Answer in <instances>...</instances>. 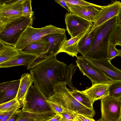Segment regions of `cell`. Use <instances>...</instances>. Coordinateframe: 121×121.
<instances>
[{"label": "cell", "instance_id": "obj_41", "mask_svg": "<svg viewBox=\"0 0 121 121\" xmlns=\"http://www.w3.org/2000/svg\"><path fill=\"white\" fill-rule=\"evenodd\" d=\"M97 121H103L102 120H101L100 119L97 120Z\"/></svg>", "mask_w": 121, "mask_h": 121}, {"label": "cell", "instance_id": "obj_30", "mask_svg": "<svg viewBox=\"0 0 121 121\" xmlns=\"http://www.w3.org/2000/svg\"><path fill=\"white\" fill-rule=\"evenodd\" d=\"M60 114L63 117L62 121H67L70 120L74 121L78 114L74 112L65 109L63 112Z\"/></svg>", "mask_w": 121, "mask_h": 121}, {"label": "cell", "instance_id": "obj_15", "mask_svg": "<svg viewBox=\"0 0 121 121\" xmlns=\"http://www.w3.org/2000/svg\"><path fill=\"white\" fill-rule=\"evenodd\" d=\"M20 81L19 79L0 84V104L11 100L16 97Z\"/></svg>", "mask_w": 121, "mask_h": 121}, {"label": "cell", "instance_id": "obj_12", "mask_svg": "<svg viewBox=\"0 0 121 121\" xmlns=\"http://www.w3.org/2000/svg\"><path fill=\"white\" fill-rule=\"evenodd\" d=\"M67 4L70 13L93 23L95 22L99 15L105 6L93 3L90 5L83 6Z\"/></svg>", "mask_w": 121, "mask_h": 121}, {"label": "cell", "instance_id": "obj_31", "mask_svg": "<svg viewBox=\"0 0 121 121\" xmlns=\"http://www.w3.org/2000/svg\"><path fill=\"white\" fill-rule=\"evenodd\" d=\"M46 101L51 110L56 114H60L64 112L65 109L61 105L48 100Z\"/></svg>", "mask_w": 121, "mask_h": 121}, {"label": "cell", "instance_id": "obj_10", "mask_svg": "<svg viewBox=\"0 0 121 121\" xmlns=\"http://www.w3.org/2000/svg\"><path fill=\"white\" fill-rule=\"evenodd\" d=\"M49 46V42L43 38L28 44L20 51L24 53L35 56L37 57L30 65L27 67V70L46 60V56L48 52Z\"/></svg>", "mask_w": 121, "mask_h": 121}, {"label": "cell", "instance_id": "obj_32", "mask_svg": "<svg viewBox=\"0 0 121 121\" xmlns=\"http://www.w3.org/2000/svg\"><path fill=\"white\" fill-rule=\"evenodd\" d=\"M66 3L70 4L79 6L90 5L92 3L82 0H65Z\"/></svg>", "mask_w": 121, "mask_h": 121}, {"label": "cell", "instance_id": "obj_16", "mask_svg": "<svg viewBox=\"0 0 121 121\" xmlns=\"http://www.w3.org/2000/svg\"><path fill=\"white\" fill-rule=\"evenodd\" d=\"M43 38L47 40L50 43L48 51L46 56V60L56 55L62 45L67 40L65 33L51 34Z\"/></svg>", "mask_w": 121, "mask_h": 121}, {"label": "cell", "instance_id": "obj_3", "mask_svg": "<svg viewBox=\"0 0 121 121\" xmlns=\"http://www.w3.org/2000/svg\"><path fill=\"white\" fill-rule=\"evenodd\" d=\"M65 82H59L54 87L55 93L48 100L61 105L65 109L93 118L95 113L77 100L69 92Z\"/></svg>", "mask_w": 121, "mask_h": 121}, {"label": "cell", "instance_id": "obj_29", "mask_svg": "<svg viewBox=\"0 0 121 121\" xmlns=\"http://www.w3.org/2000/svg\"><path fill=\"white\" fill-rule=\"evenodd\" d=\"M119 52V50L117 49L116 46L109 41L107 50V59L111 61L112 60L118 56Z\"/></svg>", "mask_w": 121, "mask_h": 121}, {"label": "cell", "instance_id": "obj_39", "mask_svg": "<svg viewBox=\"0 0 121 121\" xmlns=\"http://www.w3.org/2000/svg\"><path fill=\"white\" fill-rule=\"evenodd\" d=\"M117 21L121 23V9L117 16Z\"/></svg>", "mask_w": 121, "mask_h": 121}, {"label": "cell", "instance_id": "obj_34", "mask_svg": "<svg viewBox=\"0 0 121 121\" xmlns=\"http://www.w3.org/2000/svg\"><path fill=\"white\" fill-rule=\"evenodd\" d=\"M78 121H95L93 118L79 114H78L75 119Z\"/></svg>", "mask_w": 121, "mask_h": 121}, {"label": "cell", "instance_id": "obj_8", "mask_svg": "<svg viewBox=\"0 0 121 121\" xmlns=\"http://www.w3.org/2000/svg\"><path fill=\"white\" fill-rule=\"evenodd\" d=\"M75 61L80 71L90 79L92 84H110L113 81L82 56H78Z\"/></svg>", "mask_w": 121, "mask_h": 121}, {"label": "cell", "instance_id": "obj_24", "mask_svg": "<svg viewBox=\"0 0 121 121\" xmlns=\"http://www.w3.org/2000/svg\"><path fill=\"white\" fill-rule=\"evenodd\" d=\"M21 114L25 116L35 119L37 121H46L54 116L56 114L52 110L43 112H32L22 111Z\"/></svg>", "mask_w": 121, "mask_h": 121}, {"label": "cell", "instance_id": "obj_20", "mask_svg": "<svg viewBox=\"0 0 121 121\" xmlns=\"http://www.w3.org/2000/svg\"><path fill=\"white\" fill-rule=\"evenodd\" d=\"M20 84L16 96L21 105L23 103L28 91L32 85L33 81L31 75L28 73H25L22 76L20 79Z\"/></svg>", "mask_w": 121, "mask_h": 121}, {"label": "cell", "instance_id": "obj_36", "mask_svg": "<svg viewBox=\"0 0 121 121\" xmlns=\"http://www.w3.org/2000/svg\"><path fill=\"white\" fill-rule=\"evenodd\" d=\"M63 117L60 114H56L54 116L46 121H62Z\"/></svg>", "mask_w": 121, "mask_h": 121}, {"label": "cell", "instance_id": "obj_13", "mask_svg": "<svg viewBox=\"0 0 121 121\" xmlns=\"http://www.w3.org/2000/svg\"><path fill=\"white\" fill-rule=\"evenodd\" d=\"M121 9V2L117 0L112 1L105 6L98 17L95 22L93 23L90 31L101 25L114 17L117 16Z\"/></svg>", "mask_w": 121, "mask_h": 121}, {"label": "cell", "instance_id": "obj_28", "mask_svg": "<svg viewBox=\"0 0 121 121\" xmlns=\"http://www.w3.org/2000/svg\"><path fill=\"white\" fill-rule=\"evenodd\" d=\"M31 2V0H25L23 4V16L32 18L34 12L32 10Z\"/></svg>", "mask_w": 121, "mask_h": 121}, {"label": "cell", "instance_id": "obj_35", "mask_svg": "<svg viewBox=\"0 0 121 121\" xmlns=\"http://www.w3.org/2000/svg\"><path fill=\"white\" fill-rule=\"evenodd\" d=\"M55 1L56 2L65 9L67 11L68 13H70L69 8L65 0H55Z\"/></svg>", "mask_w": 121, "mask_h": 121}, {"label": "cell", "instance_id": "obj_40", "mask_svg": "<svg viewBox=\"0 0 121 121\" xmlns=\"http://www.w3.org/2000/svg\"><path fill=\"white\" fill-rule=\"evenodd\" d=\"M118 56L121 57V49L119 50V52Z\"/></svg>", "mask_w": 121, "mask_h": 121}, {"label": "cell", "instance_id": "obj_26", "mask_svg": "<svg viewBox=\"0 0 121 121\" xmlns=\"http://www.w3.org/2000/svg\"><path fill=\"white\" fill-rule=\"evenodd\" d=\"M17 97L13 99L4 103L0 104V113L7 112L16 108L21 106Z\"/></svg>", "mask_w": 121, "mask_h": 121}, {"label": "cell", "instance_id": "obj_33", "mask_svg": "<svg viewBox=\"0 0 121 121\" xmlns=\"http://www.w3.org/2000/svg\"><path fill=\"white\" fill-rule=\"evenodd\" d=\"M22 110L18 108H16L7 112L0 121H7L13 115L18 113H21Z\"/></svg>", "mask_w": 121, "mask_h": 121}, {"label": "cell", "instance_id": "obj_23", "mask_svg": "<svg viewBox=\"0 0 121 121\" xmlns=\"http://www.w3.org/2000/svg\"><path fill=\"white\" fill-rule=\"evenodd\" d=\"M69 91L75 98L82 104L90 109H94L93 105L94 102L82 91L74 89Z\"/></svg>", "mask_w": 121, "mask_h": 121}, {"label": "cell", "instance_id": "obj_22", "mask_svg": "<svg viewBox=\"0 0 121 121\" xmlns=\"http://www.w3.org/2000/svg\"><path fill=\"white\" fill-rule=\"evenodd\" d=\"M86 34L80 41L78 45V52L83 56L90 50L94 36L99 28Z\"/></svg>", "mask_w": 121, "mask_h": 121}, {"label": "cell", "instance_id": "obj_9", "mask_svg": "<svg viewBox=\"0 0 121 121\" xmlns=\"http://www.w3.org/2000/svg\"><path fill=\"white\" fill-rule=\"evenodd\" d=\"M103 121H121V101L119 98L108 96L100 99Z\"/></svg>", "mask_w": 121, "mask_h": 121}, {"label": "cell", "instance_id": "obj_27", "mask_svg": "<svg viewBox=\"0 0 121 121\" xmlns=\"http://www.w3.org/2000/svg\"><path fill=\"white\" fill-rule=\"evenodd\" d=\"M109 96L119 98L121 96V81H113L110 84Z\"/></svg>", "mask_w": 121, "mask_h": 121}, {"label": "cell", "instance_id": "obj_5", "mask_svg": "<svg viewBox=\"0 0 121 121\" xmlns=\"http://www.w3.org/2000/svg\"><path fill=\"white\" fill-rule=\"evenodd\" d=\"M33 23L32 18L22 16L7 24L0 30V41L14 47L21 34Z\"/></svg>", "mask_w": 121, "mask_h": 121}, {"label": "cell", "instance_id": "obj_42", "mask_svg": "<svg viewBox=\"0 0 121 121\" xmlns=\"http://www.w3.org/2000/svg\"><path fill=\"white\" fill-rule=\"evenodd\" d=\"M119 99L121 101V96L120 97Z\"/></svg>", "mask_w": 121, "mask_h": 121}, {"label": "cell", "instance_id": "obj_7", "mask_svg": "<svg viewBox=\"0 0 121 121\" xmlns=\"http://www.w3.org/2000/svg\"><path fill=\"white\" fill-rule=\"evenodd\" d=\"M25 0H0V30L7 24L23 16Z\"/></svg>", "mask_w": 121, "mask_h": 121}, {"label": "cell", "instance_id": "obj_1", "mask_svg": "<svg viewBox=\"0 0 121 121\" xmlns=\"http://www.w3.org/2000/svg\"><path fill=\"white\" fill-rule=\"evenodd\" d=\"M77 67L60 61L54 55L32 68L30 73L34 85L48 98L54 94V86L59 82H65L74 89L72 78Z\"/></svg>", "mask_w": 121, "mask_h": 121}, {"label": "cell", "instance_id": "obj_38", "mask_svg": "<svg viewBox=\"0 0 121 121\" xmlns=\"http://www.w3.org/2000/svg\"><path fill=\"white\" fill-rule=\"evenodd\" d=\"M21 113H17L13 115L7 121H17L21 116Z\"/></svg>", "mask_w": 121, "mask_h": 121}, {"label": "cell", "instance_id": "obj_37", "mask_svg": "<svg viewBox=\"0 0 121 121\" xmlns=\"http://www.w3.org/2000/svg\"><path fill=\"white\" fill-rule=\"evenodd\" d=\"M21 116L17 121H37L35 119L27 117L22 115L21 113Z\"/></svg>", "mask_w": 121, "mask_h": 121}, {"label": "cell", "instance_id": "obj_25", "mask_svg": "<svg viewBox=\"0 0 121 121\" xmlns=\"http://www.w3.org/2000/svg\"><path fill=\"white\" fill-rule=\"evenodd\" d=\"M110 42L116 46H121V23L117 22L111 34Z\"/></svg>", "mask_w": 121, "mask_h": 121}, {"label": "cell", "instance_id": "obj_4", "mask_svg": "<svg viewBox=\"0 0 121 121\" xmlns=\"http://www.w3.org/2000/svg\"><path fill=\"white\" fill-rule=\"evenodd\" d=\"M65 31L64 28H58L51 24L39 28L28 26L21 34L14 47L17 50L21 51L28 44L42 39L47 35L54 33L64 34Z\"/></svg>", "mask_w": 121, "mask_h": 121}, {"label": "cell", "instance_id": "obj_19", "mask_svg": "<svg viewBox=\"0 0 121 121\" xmlns=\"http://www.w3.org/2000/svg\"><path fill=\"white\" fill-rule=\"evenodd\" d=\"M21 54L12 60L0 64V68H9L21 65L27 66L30 65L36 59L35 56L24 53Z\"/></svg>", "mask_w": 121, "mask_h": 121}, {"label": "cell", "instance_id": "obj_11", "mask_svg": "<svg viewBox=\"0 0 121 121\" xmlns=\"http://www.w3.org/2000/svg\"><path fill=\"white\" fill-rule=\"evenodd\" d=\"M65 21L66 30L71 38L91 28L93 25V23L71 13H66Z\"/></svg>", "mask_w": 121, "mask_h": 121}, {"label": "cell", "instance_id": "obj_18", "mask_svg": "<svg viewBox=\"0 0 121 121\" xmlns=\"http://www.w3.org/2000/svg\"><path fill=\"white\" fill-rule=\"evenodd\" d=\"M90 28L76 37L65 40L63 43L57 53L65 52L72 57H78V45L81 39L91 30Z\"/></svg>", "mask_w": 121, "mask_h": 121}, {"label": "cell", "instance_id": "obj_21", "mask_svg": "<svg viewBox=\"0 0 121 121\" xmlns=\"http://www.w3.org/2000/svg\"><path fill=\"white\" fill-rule=\"evenodd\" d=\"M20 54L14 46L0 41V64L13 60Z\"/></svg>", "mask_w": 121, "mask_h": 121}, {"label": "cell", "instance_id": "obj_6", "mask_svg": "<svg viewBox=\"0 0 121 121\" xmlns=\"http://www.w3.org/2000/svg\"><path fill=\"white\" fill-rule=\"evenodd\" d=\"M48 98L35 85L30 87L23 103L22 111L43 112L52 110L47 103Z\"/></svg>", "mask_w": 121, "mask_h": 121}, {"label": "cell", "instance_id": "obj_2", "mask_svg": "<svg viewBox=\"0 0 121 121\" xmlns=\"http://www.w3.org/2000/svg\"><path fill=\"white\" fill-rule=\"evenodd\" d=\"M117 16L99 26L93 37L90 50L83 56L96 60H108L107 50L110 37L117 22Z\"/></svg>", "mask_w": 121, "mask_h": 121}, {"label": "cell", "instance_id": "obj_14", "mask_svg": "<svg viewBox=\"0 0 121 121\" xmlns=\"http://www.w3.org/2000/svg\"><path fill=\"white\" fill-rule=\"evenodd\" d=\"M85 58L112 81H121V70L114 66L109 60Z\"/></svg>", "mask_w": 121, "mask_h": 121}, {"label": "cell", "instance_id": "obj_43", "mask_svg": "<svg viewBox=\"0 0 121 121\" xmlns=\"http://www.w3.org/2000/svg\"><path fill=\"white\" fill-rule=\"evenodd\" d=\"M74 121L73 120H70L68 121Z\"/></svg>", "mask_w": 121, "mask_h": 121}, {"label": "cell", "instance_id": "obj_44", "mask_svg": "<svg viewBox=\"0 0 121 121\" xmlns=\"http://www.w3.org/2000/svg\"><path fill=\"white\" fill-rule=\"evenodd\" d=\"M74 121H78L77 120H76V119H75Z\"/></svg>", "mask_w": 121, "mask_h": 121}, {"label": "cell", "instance_id": "obj_17", "mask_svg": "<svg viewBox=\"0 0 121 121\" xmlns=\"http://www.w3.org/2000/svg\"><path fill=\"white\" fill-rule=\"evenodd\" d=\"M110 84L101 83L92 84L91 87L82 91L94 103L96 100L109 96V88Z\"/></svg>", "mask_w": 121, "mask_h": 121}]
</instances>
